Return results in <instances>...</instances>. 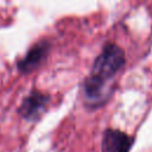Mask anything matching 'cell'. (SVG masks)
<instances>
[{"mask_svg":"<svg viewBox=\"0 0 152 152\" xmlns=\"http://www.w3.org/2000/svg\"><path fill=\"white\" fill-rule=\"evenodd\" d=\"M125 65L124 50L114 44L108 43L103 46L101 53L96 57L90 75L83 82V95L87 102L99 106L106 99L107 82L110 81Z\"/></svg>","mask_w":152,"mask_h":152,"instance_id":"cell-1","label":"cell"},{"mask_svg":"<svg viewBox=\"0 0 152 152\" xmlns=\"http://www.w3.org/2000/svg\"><path fill=\"white\" fill-rule=\"evenodd\" d=\"M133 138L119 129H107L102 139V152H129Z\"/></svg>","mask_w":152,"mask_h":152,"instance_id":"cell-4","label":"cell"},{"mask_svg":"<svg viewBox=\"0 0 152 152\" xmlns=\"http://www.w3.org/2000/svg\"><path fill=\"white\" fill-rule=\"evenodd\" d=\"M49 102V96L45 94L32 90L21 102L19 107V113L26 120H36L45 109Z\"/></svg>","mask_w":152,"mask_h":152,"instance_id":"cell-3","label":"cell"},{"mask_svg":"<svg viewBox=\"0 0 152 152\" xmlns=\"http://www.w3.org/2000/svg\"><path fill=\"white\" fill-rule=\"evenodd\" d=\"M49 50H50V43L48 40H40L36 43L26 52V55L20 61H18L17 63L18 69L25 74L37 69L48 56Z\"/></svg>","mask_w":152,"mask_h":152,"instance_id":"cell-2","label":"cell"}]
</instances>
